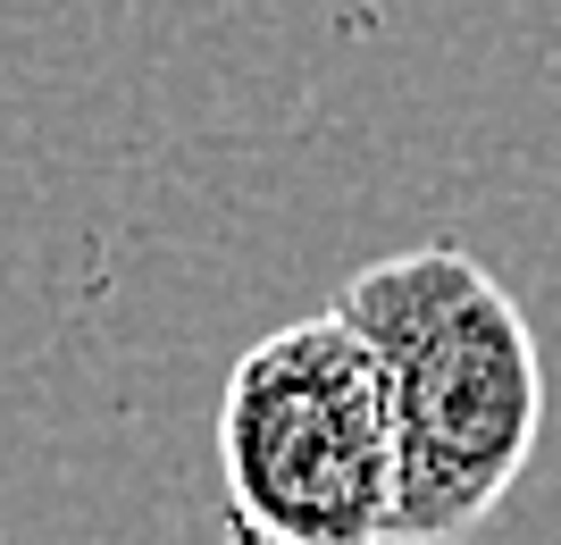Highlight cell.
I'll return each mask as SVG.
<instances>
[{
    "label": "cell",
    "instance_id": "6da1fadb",
    "mask_svg": "<svg viewBox=\"0 0 561 545\" xmlns=\"http://www.w3.org/2000/svg\"><path fill=\"white\" fill-rule=\"evenodd\" d=\"M386 370L394 411V545H461L519 487L545 428L528 310L461 243L394 252L335 294Z\"/></svg>",
    "mask_w": 561,
    "mask_h": 545
},
{
    "label": "cell",
    "instance_id": "7a4b0ae2",
    "mask_svg": "<svg viewBox=\"0 0 561 545\" xmlns=\"http://www.w3.org/2000/svg\"><path fill=\"white\" fill-rule=\"evenodd\" d=\"M218 470L234 521L268 545H394L386 370L335 303L227 370Z\"/></svg>",
    "mask_w": 561,
    "mask_h": 545
}]
</instances>
